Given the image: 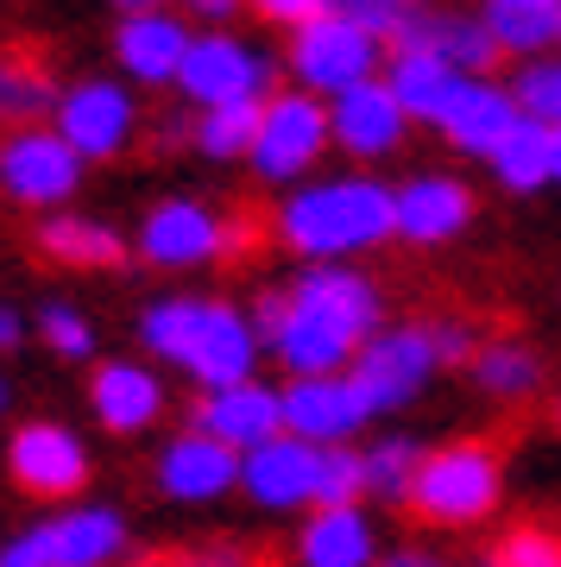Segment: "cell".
I'll use <instances>...</instances> for the list:
<instances>
[{
	"label": "cell",
	"mask_w": 561,
	"mask_h": 567,
	"mask_svg": "<svg viewBox=\"0 0 561 567\" xmlns=\"http://www.w3.org/2000/svg\"><path fill=\"white\" fill-rule=\"evenodd\" d=\"M467 215H473V196H467L461 183H448V177H422L398 196V234L404 240H422V246L448 240Z\"/></svg>",
	"instance_id": "603a6c76"
},
{
	"label": "cell",
	"mask_w": 561,
	"mask_h": 567,
	"mask_svg": "<svg viewBox=\"0 0 561 567\" xmlns=\"http://www.w3.org/2000/svg\"><path fill=\"white\" fill-rule=\"evenodd\" d=\"M190 32H183L171 13H140V20L121 25V63L133 70V76L145 82H171L183 70V58H190Z\"/></svg>",
	"instance_id": "7402d4cb"
},
{
	"label": "cell",
	"mask_w": 561,
	"mask_h": 567,
	"mask_svg": "<svg viewBox=\"0 0 561 567\" xmlns=\"http://www.w3.org/2000/svg\"><path fill=\"white\" fill-rule=\"evenodd\" d=\"M20 341V322H13V316H0V347H13Z\"/></svg>",
	"instance_id": "ee69618b"
},
{
	"label": "cell",
	"mask_w": 561,
	"mask_h": 567,
	"mask_svg": "<svg viewBox=\"0 0 561 567\" xmlns=\"http://www.w3.org/2000/svg\"><path fill=\"white\" fill-rule=\"evenodd\" d=\"M89 398H95V416L108 429H145L164 410V391L145 365H101Z\"/></svg>",
	"instance_id": "cb8c5ba5"
},
{
	"label": "cell",
	"mask_w": 561,
	"mask_h": 567,
	"mask_svg": "<svg viewBox=\"0 0 561 567\" xmlns=\"http://www.w3.org/2000/svg\"><path fill=\"white\" fill-rule=\"evenodd\" d=\"M492 164H499V177L511 183V189H537V183H549L555 177V126L518 121V133L492 152Z\"/></svg>",
	"instance_id": "4316f807"
},
{
	"label": "cell",
	"mask_w": 561,
	"mask_h": 567,
	"mask_svg": "<svg viewBox=\"0 0 561 567\" xmlns=\"http://www.w3.org/2000/svg\"><path fill=\"white\" fill-rule=\"evenodd\" d=\"M58 133L70 140L76 158H108L133 133V102L114 82H82V89H70L58 102Z\"/></svg>",
	"instance_id": "4fadbf2b"
},
{
	"label": "cell",
	"mask_w": 561,
	"mask_h": 567,
	"mask_svg": "<svg viewBox=\"0 0 561 567\" xmlns=\"http://www.w3.org/2000/svg\"><path fill=\"white\" fill-rule=\"evenodd\" d=\"M44 341L58 353H89V322L76 309H44Z\"/></svg>",
	"instance_id": "8d00e7d4"
},
{
	"label": "cell",
	"mask_w": 561,
	"mask_h": 567,
	"mask_svg": "<svg viewBox=\"0 0 561 567\" xmlns=\"http://www.w3.org/2000/svg\"><path fill=\"white\" fill-rule=\"evenodd\" d=\"M518 121L523 114H518V102H511L504 89H492V82H467L461 102L448 107V121H441V133L461 145V152H486V158H492V152L518 133Z\"/></svg>",
	"instance_id": "ffe728a7"
},
{
	"label": "cell",
	"mask_w": 561,
	"mask_h": 567,
	"mask_svg": "<svg viewBox=\"0 0 561 567\" xmlns=\"http://www.w3.org/2000/svg\"><path fill=\"white\" fill-rule=\"evenodd\" d=\"M265 13H272V20H290L303 32V25H316V20H328V7H335V0H259Z\"/></svg>",
	"instance_id": "74e56055"
},
{
	"label": "cell",
	"mask_w": 561,
	"mask_h": 567,
	"mask_svg": "<svg viewBox=\"0 0 561 567\" xmlns=\"http://www.w3.org/2000/svg\"><path fill=\"white\" fill-rule=\"evenodd\" d=\"M183 7H190V13H215V20H221V13H234L241 0H183Z\"/></svg>",
	"instance_id": "ab89813d"
},
{
	"label": "cell",
	"mask_w": 561,
	"mask_h": 567,
	"mask_svg": "<svg viewBox=\"0 0 561 567\" xmlns=\"http://www.w3.org/2000/svg\"><path fill=\"white\" fill-rule=\"evenodd\" d=\"M360 492H366V454L322 447V461H316V511H354Z\"/></svg>",
	"instance_id": "1f68e13d"
},
{
	"label": "cell",
	"mask_w": 561,
	"mask_h": 567,
	"mask_svg": "<svg viewBox=\"0 0 561 567\" xmlns=\"http://www.w3.org/2000/svg\"><path fill=\"white\" fill-rule=\"evenodd\" d=\"M39 246L63 265H121L126 259V240L101 221H44Z\"/></svg>",
	"instance_id": "83f0119b"
},
{
	"label": "cell",
	"mask_w": 561,
	"mask_h": 567,
	"mask_svg": "<svg viewBox=\"0 0 561 567\" xmlns=\"http://www.w3.org/2000/svg\"><path fill=\"white\" fill-rule=\"evenodd\" d=\"M290 303L303 309V316H316V322L341 328L347 341H373V322H379V297H373V284L354 278V271H309V278H297V290H290Z\"/></svg>",
	"instance_id": "9a60e30c"
},
{
	"label": "cell",
	"mask_w": 561,
	"mask_h": 567,
	"mask_svg": "<svg viewBox=\"0 0 561 567\" xmlns=\"http://www.w3.org/2000/svg\"><path fill=\"white\" fill-rule=\"evenodd\" d=\"M473 372H480V385H486V391H499V398H523V391H537V379H542V365L530 360V347H518V341L480 347Z\"/></svg>",
	"instance_id": "4dcf8cb0"
},
{
	"label": "cell",
	"mask_w": 561,
	"mask_h": 567,
	"mask_svg": "<svg viewBox=\"0 0 561 567\" xmlns=\"http://www.w3.org/2000/svg\"><path fill=\"white\" fill-rule=\"evenodd\" d=\"M518 114L523 121H542V126H561V63H530L518 76Z\"/></svg>",
	"instance_id": "d590c367"
},
{
	"label": "cell",
	"mask_w": 561,
	"mask_h": 567,
	"mask_svg": "<svg viewBox=\"0 0 561 567\" xmlns=\"http://www.w3.org/2000/svg\"><path fill=\"white\" fill-rule=\"evenodd\" d=\"M177 82L196 95V102L208 107H234V102H259V89H265V63L246 51V44L234 39H196L190 44V58H183Z\"/></svg>",
	"instance_id": "30bf717a"
},
{
	"label": "cell",
	"mask_w": 561,
	"mask_h": 567,
	"mask_svg": "<svg viewBox=\"0 0 561 567\" xmlns=\"http://www.w3.org/2000/svg\"><path fill=\"white\" fill-rule=\"evenodd\" d=\"M492 7H523V13H561V0H492Z\"/></svg>",
	"instance_id": "60d3db41"
},
{
	"label": "cell",
	"mask_w": 561,
	"mask_h": 567,
	"mask_svg": "<svg viewBox=\"0 0 561 567\" xmlns=\"http://www.w3.org/2000/svg\"><path fill=\"white\" fill-rule=\"evenodd\" d=\"M284 246H297L309 259H335V252H354V246H373L385 234H398V196L379 189V183H322V189H303L297 203L278 215Z\"/></svg>",
	"instance_id": "7a4b0ae2"
},
{
	"label": "cell",
	"mask_w": 561,
	"mask_h": 567,
	"mask_svg": "<svg viewBox=\"0 0 561 567\" xmlns=\"http://www.w3.org/2000/svg\"><path fill=\"white\" fill-rule=\"evenodd\" d=\"M241 454L234 447H221L215 435H183V442L164 447L159 461V480L171 498H215V492H227L234 480H241Z\"/></svg>",
	"instance_id": "ac0fdd59"
},
{
	"label": "cell",
	"mask_w": 561,
	"mask_h": 567,
	"mask_svg": "<svg viewBox=\"0 0 561 567\" xmlns=\"http://www.w3.org/2000/svg\"><path fill=\"white\" fill-rule=\"evenodd\" d=\"M0 404H7V385H0Z\"/></svg>",
	"instance_id": "bcb514c9"
},
{
	"label": "cell",
	"mask_w": 561,
	"mask_h": 567,
	"mask_svg": "<svg viewBox=\"0 0 561 567\" xmlns=\"http://www.w3.org/2000/svg\"><path fill=\"white\" fill-rule=\"evenodd\" d=\"M328 13H335V20H354L360 32H373L379 44H391L404 25L422 13V0H335Z\"/></svg>",
	"instance_id": "836d02e7"
},
{
	"label": "cell",
	"mask_w": 561,
	"mask_h": 567,
	"mask_svg": "<svg viewBox=\"0 0 561 567\" xmlns=\"http://www.w3.org/2000/svg\"><path fill=\"white\" fill-rule=\"evenodd\" d=\"M417 466H422V454L410 442H385V447H373V454H366V486L379 492V498H391V505H410Z\"/></svg>",
	"instance_id": "d6a6232c"
},
{
	"label": "cell",
	"mask_w": 561,
	"mask_h": 567,
	"mask_svg": "<svg viewBox=\"0 0 561 567\" xmlns=\"http://www.w3.org/2000/svg\"><path fill=\"white\" fill-rule=\"evenodd\" d=\"M0 177H7V189L20 196V203H63L70 189H76L82 164L76 152H70V140L63 133H44V126H20L13 140L0 145Z\"/></svg>",
	"instance_id": "5b68a950"
},
{
	"label": "cell",
	"mask_w": 561,
	"mask_h": 567,
	"mask_svg": "<svg viewBox=\"0 0 561 567\" xmlns=\"http://www.w3.org/2000/svg\"><path fill=\"white\" fill-rule=\"evenodd\" d=\"M373 529L360 511H316L303 529V567H366Z\"/></svg>",
	"instance_id": "484cf974"
},
{
	"label": "cell",
	"mask_w": 561,
	"mask_h": 567,
	"mask_svg": "<svg viewBox=\"0 0 561 567\" xmlns=\"http://www.w3.org/2000/svg\"><path fill=\"white\" fill-rule=\"evenodd\" d=\"M259 126H265V102H234V107H208L196 126V140H202V152L234 158V152H253L259 145Z\"/></svg>",
	"instance_id": "f546056e"
},
{
	"label": "cell",
	"mask_w": 561,
	"mask_h": 567,
	"mask_svg": "<svg viewBox=\"0 0 561 567\" xmlns=\"http://www.w3.org/2000/svg\"><path fill=\"white\" fill-rule=\"evenodd\" d=\"M316 447L309 442H265V447H253L246 454V466H241V480L253 486V498L259 505H303V498H316Z\"/></svg>",
	"instance_id": "d6986e66"
},
{
	"label": "cell",
	"mask_w": 561,
	"mask_h": 567,
	"mask_svg": "<svg viewBox=\"0 0 561 567\" xmlns=\"http://www.w3.org/2000/svg\"><path fill=\"white\" fill-rule=\"evenodd\" d=\"M555 177H561V126H555Z\"/></svg>",
	"instance_id": "f6af8a7d"
},
{
	"label": "cell",
	"mask_w": 561,
	"mask_h": 567,
	"mask_svg": "<svg viewBox=\"0 0 561 567\" xmlns=\"http://www.w3.org/2000/svg\"><path fill=\"white\" fill-rule=\"evenodd\" d=\"M480 567H492V561H480Z\"/></svg>",
	"instance_id": "7dc6e473"
},
{
	"label": "cell",
	"mask_w": 561,
	"mask_h": 567,
	"mask_svg": "<svg viewBox=\"0 0 561 567\" xmlns=\"http://www.w3.org/2000/svg\"><path fill=\"white\" fill-rule=\"evenodd\" d=\"M486 32L499 39V51H537L561 32V13H523V7H492Z\"/></svg>",
	"instance_id": "e575fe53"
},
{
	"label": "cell",
	"mask_w": 561,
	"mask_h": 567,
	"mask_svg": "<svg viewBox=\"0 0 561 567\" xmlns=\"http://www.w3.org/2000/svg\"><path fill=\"white\" fill-rule=\"evenodd\" d=\"M284 322H290V297H259V316H253V334L259 341H278Z\"/></svg>",
	"instance_id": "f35d334b"
},
{
	"label": "cell",
	"mask_w": 561,
	"mask_h": 567,
	"mask_svg": "<svg viewBox=\"0 0 561 567\" xmlns=\"http://www.w3.org/2000/svg\"><path fill=\"white\" fill-rule=\"evenodd\" d=\"M373 416L366 391L354 379H297L284 391V429H297V442H341Z\"/></svg>",
	"instance_id": "7c38bea8"
},
{
	"label": "cell",
	"mask_w": 561,
	"mask_h": 567,
	"mask_svg": "<svg viewBox=\"0 0 561 567\" xmlns=\"http://www.w3.org/2000/svg\"><path fill=\"white\" fill-rule=\"evenodd\" d=\"M404 114L398 95L385 89V82H360V89H347L341 102H335V121H328V133L354 152V158H379V152H391V145L404 140Z\"/></svg>",
	"instance_id": "2e32d148"
},
{
	"label": "cell",
	"mask_w": 561,
	"mask_h": 567,
	"mask_svg": "<svg viewBox=\"0 0 561 567\" xmlns=\"http://www.w3.org/2000/svg\"><path fill=\"white\" fill-rule=\"evenodd\" d=\"M121 7H126V13H133V20H140V13H159L164 0H121Z\"/></svg>",
	"instance_id": "7bdbcfd3"
},
{
	"label": "cell",
	"mask_w": 561,
	"mask_h": 567,
	"mask_svg": "<svg viewBox=\"0 0 561 567\" xmlns=\"http://www.w3.org/2000/svg\"><path fill=\"white\" fill-rule=\"evenodd\" d=\"M140 252L152 265H196V259H215L221 252V221L196 203H164L145 215V234H140Z\"/></svg>",
	"instance_id": "e0dca14e"
},
{
	"label": "cell",
	"mask_w": 561,
	"mask_h": 567,
	"mask_svg": "<svg viewBox=\"0 0 561 567\" xmlns=\"http://www.w3.org/2000/svg\"><path fill=\"white\" fill-rule=\"evenodd\" d=\"M391 95H398L404 114H422V121H448V107L461 102L467 76L455 70L448 58H429V51H404L391 58V82H385Z\"/></svg>",
	"instance_id": "44dd1931"
},
{
	"label": "cell",
	"mask_w": 561,
	"mask_h": 567,
	"mask_svg": "<svg viewBox=\"0 0 561 567\" xmlns=\"http://www.w3.org/2000/svg\"><path fill=\"white\" fill-rule=\"evenodd\" d=\"M7 461H13L20 492H32V498H70V492H82V480H89L82 442L58 423H26L20 435H13V447H7Z\"/></svg>",
	"instance_id": "52a82bcc"
},
{
	"label": "cell",
	"mask_w": 561,
	"mask_h": 567,
	"mask_svg": "<svg viewBox=\"0 0 561 567\" xmlns=\"http://www.w3.org/2000/svg\"><path fill=\"white\" fill-rule=\"evenodd\" d=\"M51 102V76H44V63L32 44H0V114H39Z\"/></svg>",
	"instance_id": "f1b7e54d"
},
{
	"label": "cell",
	"mask_w": 561,
	"mask_h": 567,
	"mask_svg": "<svg viewBox=\"0 0 561 567\" xmlns=\"http://www.w3.org/2000/svg\"><path fill=\"white\" fill-rule=\"evenodd\" d=\"M404 51L448 58L455 70H486V63H499V39L486 32V20H473V13H429V7L391 39V58H404Z\"/></svg>",
	"instance_id": "5bb4252c"
},
{
	"label": "cell",
	"mask_w": 561,
	"mask_h": 567,
	"mask_svg": "<svg viewBox=\"0 0 561 567\" xmlns=\"http://www.w3.org/2000/svg\"><path fill=\"white\" fill-rule=\"evenodd\" d=\"M436 365V347H429V328H391V334H373L360 347V365H354V385L366 391V404H404L410 391L422 385V372Z\"/></svg>",
	"instance_id": "ba28073f"
},
{
	"label": "cell",
	"mask_w": 561,
	"mask_h": 567,
	"mask_svg": "<svg viewBox=\"0 0 561 567\" xmlns=\"http://www.w3.org/2000/svg\"><path fill=\"white\" fill-rule=\"evenodd\" d=\"M108 555H121V524L108 511H82V517L39 524L13 548H0V567H101Z\"/></svg>",
	"instance_id": "277c9868"
},
{
	"label": "cell",
	"mask_w": 561,
	"mask_h": 567,
	"mask_svg": "<svg viewBox=\"0 0 561 567\" xmlns=\"http://www.w3.org/2000/svg\"><path fill=\"white\" fill-rule=\"evenodd\" d=\"M373 63H379V39L360 32L354 20H335V13H328V20L297 32V70H303V82H316V89L347 95V89L373 82Z\"/></svg>",
	"instance_id": "8992f818"
},
{
	"label": "cell",
	"mask_w": 561,
	"mask_h": 567,
	"mask_svg": "<svg viewBox=\"0 0 561 567\" xmlns=\"http://www.w3.org/2000/svg\"><path fill=\"white\" fill-rule=\"evenodd\" d=\"M140 334H145L152 353L190 365L208 391L246 385V365H253V328H246L227 303H159V309H145Z\"/></svg>",
	"instance_id": "6da1fadb"
},
{
	"label": "cell",
	"mask_w": 561,
	"mask_h": 567,
	"mask_svg": "<svg viewBox=\"0 0 561 567\" xmlns=\"http://www.w3.org/2000/svg\"><path fill=\"white\" fill-rule=\"evenodd\" d=\"M354 347L360 341H347L341 328L316 322V316H303V309L290 303V322H284V334H278V353H284V365H297V379H335V365H347Z\"/></svg>",
	"instance_id": "d4e9b609"
},
{
	"label": "cell",
	"mask_w": 561,
	"mask_h": 567,
	"mask_svg": "<svg viewBox=\"0 0 561 567\" xmlns=\"http://www.w3.org/2000/svg\"><path fill=\"white\" fill-rule=\"evenodd\" d=\"M385 567H448V561H436V555H391Z\"/></svg>",
	"instance_id": "b9f144b4"
},
{
	"label": "cell",
	"mask_w": 561,
	"mask_h": 567,
	"mask_svg": "<svg viewBox=\"0 0 561 567\" xmlns=\"http://www.w3.org/2000/svg\"><path fill=\"white\" fill-rule=\"evenodd\" d=\"M322 140H328V114L309 95H272L265 102L259 145H253V164H259L265 177H297L303 164L322 152Z\"/></svg>",
	"instance_id": "8fae6325"
},
{
	"label": "cell",
	"mask_w": 561,
	"mask_h": 567,
	"mask_svg": "<svg viewBox=\"0 0 561 567\" xmlns=\"http://www.w3.org/2000/svg\"><path fill=\"white\" fill-rule=\"evenodd\" d=\"M499 473H504V442H492V435L448 442L436 454H422L417 486H410V511L436 529L480 524L486 511L499 505Z\"/></svg>",
	"instance_id": "3957f363"
},
{
	"label": "cell",
	"mask_w": 561,
	"mask_h": 567,
	"mask_svg": "<svg viewBox=\"0 0 561 567\" xmlns=\"http://www.w3.org/2000/svg\"><path fill=\"white\" fill-rule=\"evenodd\" d=\"M284 429V398H272L265 385H227V391H208L196 404V435H215L221 447H234V454H253V447L278 442Z\"/></svg>",
	"instance_id": "9c48e42d"
}]
</instances>
